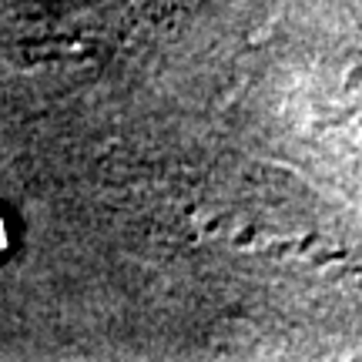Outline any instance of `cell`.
Returning a JSON list of instances; mask_svg holds the SVG:
<instances>
[{"instance_id":"6da1fadb","label":"cell","mask_w":362,"mask_h":362,"mask_svg":"<svg viewBox=\"0 0 362 362\" xmlns=\"http://www.w3.org/2000/svg\"><path fill=\"white\" fill-rule=\"evenodd\" d=\"M0 248H4V228H0Z\"/></svg>"}]
</instances>
